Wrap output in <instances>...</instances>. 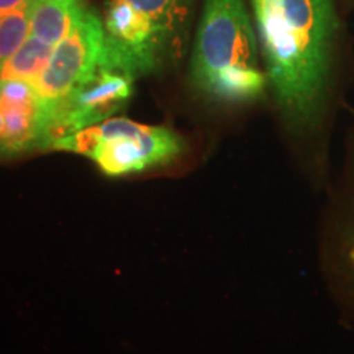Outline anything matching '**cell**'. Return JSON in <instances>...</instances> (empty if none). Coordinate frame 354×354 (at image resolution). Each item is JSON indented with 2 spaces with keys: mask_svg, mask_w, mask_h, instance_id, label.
<instances>
[{
  "mask_svg": "<svg viewBox=\"0 0 354 354\" xmlns=\"http://www.w3.org/2000/svg\"><path fill=\"white\" fill-rule=\"evenodd\" d=\"M266 76L282 112L313 125L322 112L338 19L331 0H251Z\"/></svg>",
  "mask_w": 354,
  "mask_h": 354,
  "instance_id": "6da1fadb",
  "label": "cell"
},
{
  "mask_svg": "<svg viewBox=\"0 0 354 354\" xmlns=\"http://www.w3.org/2000/svg\"><path fill=\"white\" fill-rule=\"evenodd\" d=\"M190 81L209 99L245 104L264 92L258 43L245 0H205L190 63Z\"/></svg>",
  "mask_w": 354,
  "mask_h": 354,
  "instance_id": "7a4b0ae2",
  "label": "cell"
},
{
  "mask_svg": "<svg viewBox=\"0 0 354 354\" xmlns=\"http://www.w3.org/2000/svg\"><path fill=\"white\" fill-rule=\"evenodd\" d=\"M53 149L91 158L107 176H125L174 161L184 141L166 127L109 118L57 141Z\"/></svg>",
  "mask_w": 354,
  "mask_h": 354,
  "instance_id": "3957f363",
  "label": "cell"
},
{
  "mask_svg": "<svg viewBox=\"0 0 354 354\" xmlns=\"http://www.w3.org/2000/svg\"><path fill=\"white\" fill-rule=\"evenodd\" d=\"M104 51V21L82 7L71 32L56 44L46 68L32 86L43 109H51L88 81L102 63Z\"/></svg>",
  "mask_w": 354,
  "mask_h": 354,
  "instance_id": "277c9868",
  "label": "cell"
},
{
  "mask_svg": "<svg viewBox=\"0 0 354 354\" xmlns=\"http://www.w3.org/2000/svg\"><path fill=\"white\" fill-rule=\"evenodd\" d=\"M131 74L100 66L88 81L69 97L44 110L43 149H53L57 141L84 128L109 120L122 110L133 94Z\"/></svg>",
  "mask_w": 354,
  "mask_h": 354,
  "instance_id": "5b68a950",
  "label": "cell"
},
{
  "mask_svg": "<svg viewBox=\"0 0 354 354\" xmlns=\"http://www.w3.org/2000/svg\"><path fill=\"white\" fill-rule=\"evenodd\" d=\"M104 68L133 77L154 73L174 55L153 21L127 0H107L104 12Z\"/></svg>",
  "mask_w": 354,
  "mask_h": 354,
  "instance_id": "8992f818",
  "label": "cell"
},
{
  "mask_svg": "<svg viewBox=\"0 0 354 354\" xmlns=\"http://www.w3.org/2000/svg\"><path fill=\"white\" fill-rule=\"evenodd\" d=\"M0 113L3 118L0 156H17L41 148L44 110L32 84L0 82Z\"/></svg>",
  "mask_w": 354,
  "mask_h": 354,
  "instance_id": "52a82bcc",
  "label": "cell"
},
{
  "mask_svg": "<svg viewBox=\"0 0 354 354\" xmlns=\"http://www.w3.org/2000/svg\"><path fill=\"white\" fill-rule=\"evenodd\" d=\"M127 2H130L153 21L174 55L180 53L187 38L194 0H127Z\"/></svg>",
  "mask_w": 354,
  "mask_h": 354,
  "instance_id": "ba28073f",
  "label": "cell"
},
{
  "mask_svg": "<svg viewBox=\"0 0 354 354\" xmlns=\"http://www.w3.org/2000/svg\"><path fill=\"white\" fill-rule=\"evenodd\" d=\"M82 0H28L32 35L56 46L76 24Z\"/></svg>",
  "mask_w": 354,
  "mask_h": 354,
  "instance_id": "9c48e42d",
  "label": "cell"
},
{
  "mask_svg": "<svg viewBox=\"0 0 354 354\" xmlns=\"http://www.w3.org/2000/svg\"><path fill=\"white\" fill-rule=\"evenodd\" d=\"M55 46L30 35L26 41L0 66V82L25 81L33 84L46 68Z\"/></svg>",
  "mask_w": 354,
  "mask_h": 354,
  "instance_id": "30bf717a",
  "label": "cell"
},
{
  "mask_svg": "<svg viewBox=\"0 0 354 354\" xmlns=\"http://www.w3.org/2000/svg\"><path fill=\"white\" fill-rule=\"evenodd\" d=\"M32 35L28 3L0 19V66Z\"/></svg>",
  "mask_w": 354,
  "mask_h": 354,
  "instance_id": "8fae6325",
  "label": "cell"
},
{
  "mask_svg": "<svg viewBox=\"0 0 354 354\" xmlns=\"http://www.w3.org/2000/svg\"><path fill=\"white\" fill-rule=\"evenodd\" d=\"M28 3V0H0V19Z\"/></svg>",
  "mask_w": 354,
  "mask_h": 354,
  "instance_id": "7c38bea8",
  "label": "cell"
},
{
  "mask_svg": "<svg viewBox=\"0 0 354 354\" xmlns=\"http://www.w3.org/2000/svg\"><path fill=\"white\" fill-rule=\"evenodd\" d=\"M2 131H3V118H2V113H0V146H2Z\"/></svg>",
  "mask_w": 354,
  "mask_h": 354,
  "instance_id": "4fadbf2b",
  "label": "cell"
},
{
  "mask_svg": "<svg viewBox=\"0 0 354 354\" xmlns=\"http://www.w3.org/2000/svg\"><path fill=\"white\" fill-rule=\"evenodd\" d=\"M351 259H353V263H354V246H353V250H351Z\"/></svg>",
  "mask_w": 354,
  "mask_h": 354,
  "instance_id": "5bb4252c",
  "label": "cell"
}]
</instances>
